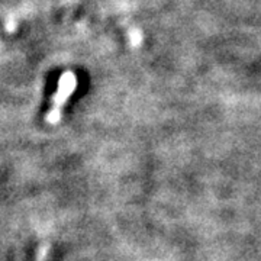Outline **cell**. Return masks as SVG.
Instances as JSON below:
<instances>
[{
  "label": "cell",
  "mask_w": 261,
  "mask_h": 261,
  "mask_svg": "<svg viewBox=\"0 0 261 261\" xmlns=\"http://www.w3.org/2000/svg\"><path fill=\"white\" fill-rule=\"evenodd\" d=\"M75 87H77V79L73 71H65L58 80V86H57V92L53 96L51 100V108L49 112L47 113L45 119L48 123L56 125L61 119V112L63 108L67 103V99L74 93Z\"/></svg>",
  "instance_id": "1"
}]
</instances>
